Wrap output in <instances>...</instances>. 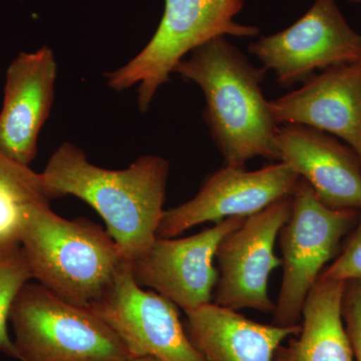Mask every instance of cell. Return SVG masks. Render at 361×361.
I'll return each instance as SVG.
<instances>
[{
	"label": "cell",
	"instance_id": "2",
	"mask_svg": "<svg viewBox=\"0 0 361 361\" xmlns=\"http://www.w3.org/2000/svg\"><path fill=\"white\" fill-rule=\"evenodd\" d=\"M206 99L204 120L225 165L245 167L256 157L279 161V125L263 94L267 71L252 65L226 37L202 45L175 68Z\"/></svg>",
	"mask_w": 361,
	"mask_h": 361
},
{
	"label": "cell",
	"instance_id": "20",
	"mask_svg": "<svg viewBox=\"0 0 361 361\" xmlns=\"http://www.w3.org/2000/svg\"><path fill=\"white\" fill-rule=\"evenodd\" d=\"M342 315L353 346L355 361H361V279L346 281Z\"/></svg>",
	"mask_w": 361,
	"mask_h": 361
},
{
	"label": "cell",
	"instance_id": "13",
	"mask_svg": "<svg viewBox=\"0 0 361 361\" xmlns=\"http://www.w3.org/2000/svg\"><path fill=\"white\" fill-rule=\"evenodd\" d=\"M58 63L51 47L20 52L8 66L0 111V152L30 166L51 114Z\"/></svg>",
	"mask_w": 361,
	"mask_h": 361
},
{
	"label": "cell",
	"instance_id": "14",
	"mask_svg": "<svg viewBox=\"0 0 361 361\" xmlns=\"http://www.w3.org/2000/svg\"><path fill=\"white\" fill-rule=\"evenodd\" d=\"M279 161L293 169L319 200L334 209L361 210V161L334 135L301 125H279Z\"/></svg>",
	"mask_w": 361,
	"mask_h": 361
},
{
	"label": "cell",
	"instance_id": "5",
	"mask_svg": "<svg viewBox=\"0 0 361 361\" xmlns=\"http://www.w3.org/2000/svg\"><path fill=\"white\" fill-rule=\"evenodd\" d=\"M9 322L20 361H118L130 356L97 313L66 302L33 280L16 296Z\"/></svg>",
	"mask_w": 361,
	"mask_h": 361
},
{
	"label": "cell",
	"instance_id": "15",
	"mask_svg": "<svg viewBox=\"0 0 361 361\" xmlns=\"http://www.w3.org/2000/svg\"><path fill=\"white\" fill-rule=\"evenodd\" d=\"M185 313L188 336L206 361H274L283 341L300 330L253 322L215 303Z\"/></svg>",
	"mask_w": 361,
	"mask_h": 361
},
{
	"label": "cell",
	"instance_id": "21",
	"mask_svg": "<svg viewBox=\"0 0 361 361\" xmlns=\"http://www.w3.org/2000/svg\"><path fill=\"white\" fill-rule=\"evenodd\" d=\"M118 361H157L153 357L149 356H141V357H135V356H130V357L125 358V360Z\"/></svg>",
	"mask_w": 361,
	"mask_h": 361
},
{
	"label": "cell",
	"instance_id": "6",
	"mask_svg": "<svg viewBox=\"0 0 361 361\" xmlns=\"http://www.w3.org/2000/svg\"><path fill=\"white\" fill-rule=\"evenodd\" d=\"M358 216L360 211L325 205L299 178L291 195L290 217L279 233L283 277L272 312L274 324H298L308 294Z\"/></svg>",
	"mask_w": 361,
	"mask_h": 361
},
{
	"label": "cell",
	"instance_id": "17",
	"mask_svg": "<svg viewBox=\"0 0 361 361\" xmlns=\"http://www.w3.org/2000/svg\"><path fill=\"white\" fill-rule=\"evenodd\" d=\"M37 203H51L42 174L0 152V249L20 245L25 214Z\"/></svg>",
	"mask_w": 361,
	"mask_h": 361
},
{
	"label": "cell",
	"instance_id": "11",
	"mask_svg": "<svg viewBox=\"0 0 361 361\" xmlns=\"http://www.w3.org/2000/svg\"><path fill=\"white\" fill-rule=\"evenodd\" d=\"M299 176L283 161L256 171L224 165L191 200L164 211L157 237L173 238L203 223L249 217L290 197Z\"/></svg>",
	"mask_w": 361,
	"mask_h": 361
},
{
	"label": "cell",
	"instance_id": "3",
	"mask_svg": "<svg viewBox=\"0 0 361 361\" xmlns=\"http://www.w3.org/2000/svg\"><path fill=\"white\" fill-rule=\"evenodd\" d=\"M20 244L33 281L66 302L90 310L129 263L102 226L85 218L65 219L47 203L28 208Z\"/></svg>",
	"mask_w": 361,
	"mask_h": 361
},
{
	"label": "cell",
	"instance_id": "4",
	"mask_svg": "<svg viewBox=\"0 0 361 361\" xmlns=\"http://www.w3.org/2000/svg\"><path fill=\"white\" fill-rule=\"evenodd\" d=\"M244 0H165L160 25L148 44L122 68L104 73L116 92L139 84L137 104L146 113L161 85L187 54L220 37H252L256 26L235 20Z\"/></svg>",
	"mask_w": 361,
	"mask_h": 361
},
{
	"label": "cell",
	"instance_id": "1",
	"mask_svg": "<svg viewBox=\"0 0 361 361\" xmlns=\"http://www.w3.org/2000/svg\"><path fill=\"white\" fill-rule=\"evenodd\" d=\"M169 173L170 161L154 155L140 157L123 170L97 167L82 149L63 142L40 174L51 201L75 196L97 211L123 259L132 263L155 242Z\"/></svg>",
	"mask_w": 361,
	"mask_h": 361
},
{
	"label": "cell",
	"instance_id": "8",
	"mask_svg": "<svg viewBox=\"0 0 361 361\" xmlns=\"http://www.w3.org/2000/svg\"><path fill=\"white\" fill-rule=\"evenodd\" d=\"M290 214L291 196L249 216L226 235L216 252L219 278L213 294L215 304L234 311L273 312L268 283L271 273L282 265L275 243Z\"/></svg>",
	"mask_w": 361,
	"mask_h": 361
},
{
	"label": "cell",
	"instance_id": "19",
	"mask_svg": "<svg viewBox=\"0 0 361 361\" xmlns=\"http://www.w3.org/2000/svg\"><path fill=\"white\" fill-rule=\"evenodd\" d=\"M320 277L344 282L361 279V218L343 250Z\"/></svg>",
	"mask_w": 361,
	"mask_h": 361
},
{
	"label": "cell",
	"instance_id": "16",
	"mask_svg": "<svg viewBox=\"0 0 361 361\" xmlns=\"http://www.w3.org/2000/svg\"><path fill=\"white\" fill-rule=\"evenodd\" d=\"M345 283L319 277L303 304L297 338L280 346L274 361H355L342 315Z\"/></svg>",
	"mask_w": 361,
	"mask_h": 361
},
{
	"label": "cell",
	"instance_id": "9",
	"mask_svg": "<svg viewBox=\"0 0 361 361\" xmlns=\"http://www.w3.org/2000/svg\"><path fill=\"white\" fill-rule=\"evenodd\" d=\"M120 337L130 356L157 361H206L180 322L177 306L145 290L123 265L106 296L90 308Z\"/></svg>",
	"mask_w": 361,
	"mask_h": 361
},
{
	"label": "cell",
	"instance_id": "22",
	"mask_svg": "<svg viewBox=\"0 0 361 361\" xmlns=\"http://www.w3.org/2000/svg\"><path fill=\"white\" fill-rule=\"evenodd\" d=\"M349 1H351V2H357V4H360V2H361V0H349Z\"/></svg>",
	"mask_w": 361,
	"mask_h": 361
},
{
	"label": "cell",
	"instance_id": "12",
	"mask_svg": "<svg viewBox=\"0 0 361 361\" xmlns=\"http://www.w3.org/2000/svg\"><path fill=\"white\" fill-rule=\"evenodd\" d=\"M299 89L269 101L278 125H301L341 139L361 161V61L315 73Z\"/></svg>",
	"mask_w": 361,
	"mask_h": 361
},
{
	"label": "cell",
	"instance_id": "7",
	"mask_svg": "<svg viewBox=\"0 0 361 361\" xmlns=\"http://www.w3.org/2000/svg\"><path fill=\"white\" fill-rule=\"evenodd\" d=\"M248 51L278 84L292 87L332 66L361 61V35L344 18L336 0H314L302 18L281 32L260 37Z\"/></svg>",
	"mask_w": 361,
	"mask_h": 361
},
{
	"label": "cell",
	"instance_id": "10",
	"mask_svg": "<svg viewBox=\"0 0 361 361\" xmlns=\"http://www.w3.org/2000/svg\"><path fill=\"white\" fill-rule=\"evenodd\" d=\"M246 218H229L186 238L157 237L149 250L130 263L135 281L184 312L211 303L219 278L214 265L218 246Z\"/></svg>",
	"mask_w": 361,
	"mask_h": 361
},
{
	"label": "cell",
	"instance_id": "18",
	"mask_svg": "<svg viewBox=\"0 0 361 361\" xmlns=\"http://www.w3.org/2000/svg\"><path fill=\"white\" fill-rule=\"evenodd\" d=\"M32 280L20 245L0 249V353L14 360L16 351L7 323L16 296Z\"/></svg>",
	"mask_w": 361,
	"mask_h": 361
}]
</instances>
